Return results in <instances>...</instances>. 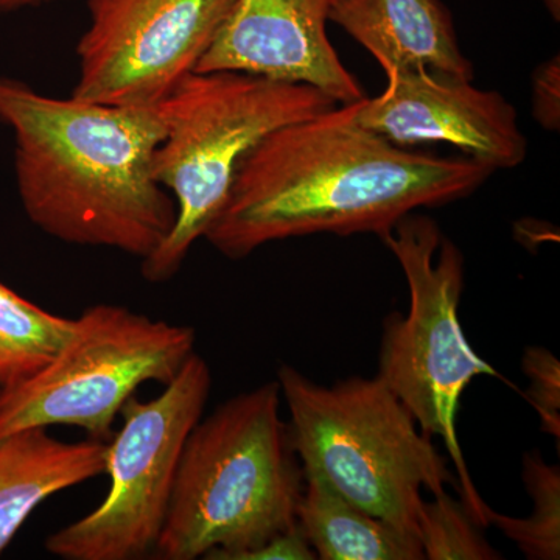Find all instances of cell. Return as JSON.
<instances>
[{"label": "cell", "instance_id": "6da1fadb", "mask_svg": "<svg viewBox=\"0 0 560 560\" xmlns=\"http://www.w3.org/2000/svg\"><path fill=\"white\" fill-rule=\"evenodd\" d=\"M357 103L265 136L238 164L206 241L237 260L307 235L382 237L415 210L469 197L495 172L394 145L357 120Z\"/></svg>", "mask_w": 560, "mask_h": 560}, {"label": "cell", "instance_id": "7a4b0ae2", "mask_svg": "<svg viewBox=\"0 0 560 560\" xmlns=\"http://www.w3.org/2000/svg\"><path fill=\"white\" fill-rule=\"evenodd\" d=\"M0 124L13 135L22 209L44 234L140 260L171 234L175 201L153 172L161 105L49 97L0 77Z\"/></svg>", "mask_w": 560, "mask_h": 560}, {"label": "cell", "instance_id": "3957f363", "mask_svg": "<svg viewBox=\"0 0 560 560\" xmlns=\"http://www.w3.org/2000/svg\"><path fill=\"white\" fill-rule=\"evenodd\" d=\"M278 381L237 394L190 431L153 556L238 560L298 526L304 471Z\"/></svg>", "mask_w": 560, "mask_h": 560}, {"label": "cell", "instance_id": "277c9868", "mask_svg": "<svg viewBox=\"0 0 560 560\" xmlns=\"http://www.w3.org/2000/svg\"><path fill=\"white\" fill-rule=\"evenodd\" d=\"M276 381L302 471L361 510L419 539L423 492H459L448 459L377 375L324 386L282 364Z\"/></svg>", "mask_w": 560, "mask_h": 560}, {"label": "cell", "instance_id": "5b68a950", "mask_svg": "<svg viewBox=\"0 0 560 560\" xmlns=\"http://www.w3.org/2000/svg\"><path fill=\"white\" fill-rule=\"evenodd\" d=\"M164 139L154 153V178L172 195L175 226L142 260L143 279L178 275L195 243L223 209L243 158L265 136L338 105L305 86L242 72H194L160 103Z\"/></svg>", "mask_w": 560, "mask_h": 560}, {"label": "cell", "instance_id": "8992f818", "mask_svg": "<svg viewBox=\"0 0 560 560\" xmlns=\"http://www.w3.org/2000/svg\"><path fill=\"white\" fill-rule=\"evenodd\" d=\"M381 238L404 271L410 307L407 315L390 313L383 323L377 377L427 436L444 442L455 464L460 501L471 518L488 528L489 504L471 481L456 422L460 397L475 378L489 375L511 383L471 349L460 327L463 253L444 237L436 221L415 213Z\"/></svg>", "mask_w": 560, "mask_h": 560}, {"label": "cell", "instance_id": "52a82bcc", "mask_svg": "<svg viewBox=\"0 0 560 560\" xmlns=\"http://www.w3.org/2000/svg\"><path fill=\"white\" fill-rule=\"evenodd\" d=\"M197 331L114 304L73 320L68 340L31 377L0 388V440L18 431L72 425L106 441L143 383L167 385L195 352Z\"/></svg>", "mask_w": 560, "mask_h": 560}, {"label": "cell", "instance_id": "ba28073f", "mask_svg": "<svg viewBox=\"0 0 560 560\" xmlns=\"http://www.w3.org/2000/svg\"><path fill=\"white\" fill-rule=\"evenodd\" d=\"M212 388L208 361L191 353L176 377L149 401L135 396L121 408V429L106 451L109 490L90 514L46 540L65 560H132L153 555L176 470L190 431Z\"/></svg>", "mask_w": 560, "mask_h": 560}, {"label": "cell", "instance_id": "9c48e42d", "mask_svg": "<svg viewBox=\"0 0 560 560\" xmlns=\"http://www.w3.org/2000/svg\"><path fill=\"white\" fill-rule=\"evenodd\" d=\"M235 0H88L72 97L156 106L197 70Z\"/></svg>", "mask_w": 560, "mask_h": 560}, {"label": "cell", "instance_id": "30bf717a", "mask_svg": "<svg viewBox=\"0 0 560 560\" xmlns=\"http://www.w3.org/2000/svg\"><path fill=\"white\" fill-rule=\"evenodd\" d=\"M378 97L357 103V120L394 145L448 143L492 171L518 167L528 139L503 95L427 70L390 73Z\"/></svg>", "mask_w": 560, "mask_h": 560}, {"label": "cell", "instance_id": "8fae6325", "mask_svg": "<svg viewBox=\"0 0 560 560\" xmlns=\"http://www.w3.org/2000/svg\"><path fill=\"white\" fill-rule=\"evenodd\" d=\"M335 0H235L195 72H242L305 84L338 105L363 101V88L327 36Z\"/></svg>", "mask_w": 560, "mask_h": 560}, {"label": "cell", "instance_id": "7c38bea8", "mask_svg": "<svg viewBox=\"0 0 560 560\" xmlns=\"http://www.w3.org/2000/svg\"><path fill=\"white\" fill-rule=\"evenodd\" d=\"M329 21L370 51L386 75L427 70L474 79L441 0H335Z\"/></svg>", "mask_w": 560, "mask_h": 560}, {"label": "cell", "instance_id": "4fadbf2b", "mask_svg": "<svg viewBox=\"0 0 560 560\" xmlns=\"http://www.w3.org/2000/svg\"><path fill=\"white\" fill-rule=\"evenodd\" d=\"M108 442H65L47 429L0 440V555L51 495L105 474Z\"/></svg>", "mask_w": 560, "mask_h": 560}, {"label": "cell", "instance_id": "5bb4252c", "mask_svg": "<svg viewBox=\"0 0 560 560\" xmlns=\"http://www.w3.org/2000/svg\"><path fill=\"white\" fill-rule=\"evenodd\" d=\"M298 525L320 560L425 559L418 537L361 510L318 474H304Z\"/></svg>", "mask_w": 560, "mask_h": 560}, {"label": "cell", "instance_id": "9a60e30c", "mask_svg": "<svg viewBox=\"0 0 560 560\" xmlns=\"http://www.w3.org/2000/svg\"><path fill=\"white\" fill-rule=\"evenodd\" d=\"M73 320L44 311L0 280V388L46 366L68 340Z\"/></svg>", "mask_w": 560, "mask_h": 560}, {"label": "cell", "instance_id": "2e32d148", "mask_svg": "<svg viewBox=\"0 0 560 560\" xmlns=\"http://www.w3.org/2000/svg\"><path fill=\"white\" fill-rule=\"evenodd\" d=\"M522 478L533 500L528 518H514L488 508L489 525L499 528L530 560L560 559V469L539 452L525 453Z\"/></svg>", "mask_w": 560, "mask_h": 560}, {"label": "cell", "instance_id": "e0dca14e", "mask_svg": "<svg viewBox=\"0 0 560 560\" xmlns=\"http://www.w3.org/2000/svg\"><path fill=\"white\" fill-rule=\"evenodd\" d=\"M463 501L444 492L423 501L419 540L429 560H500L503 555L489 544Z\"/></svg>", "mask_w": 560, "mask_h": 560}, {"label": "cell", "instance_id": "ac0fdd59", "mask_svg": "<svg viewBox=\"0 0 560 560\" xmlns=\"http://www.w3.org/2000/svg\"><path fill=\"white\" fill-rule=\"evenodd\" d=\"M523 372L529 378L526 399L540 419V429L560 441V364L555 353L540 346L526 348Z\"/></svg>", "mask_w": 560, "mask_h": 560}, {"label": "cell", "instance_id": "d6986e66", "mask_svg": "<svg viewBox=\"0 0 560 560\" xmlns=\"http://www.w3.org/2000/svg\"><path fill=\"white\" fill-rule=\"evenodd\" d=\"M533 114L541 128L558 131L560 127L559 55L541 62L533 73Z\"/></svg>", "mask_w": 560, "mask_h": 560}, {"label": "cell", "instance_id": "ffe728a7", "mask_svg": "<svg viewBox=\"0 0 560 560\" xmlns=\"http://www.w3.org/2000/svg\"><path fill=\"white\" fill-rule=\"evenodd\" d=\"M315 551L312 545L305 539L300 525L294 526L285 533L271 537L270 540L243 552L238 560H315Z\"/></svg>", "mask_w": 560, "mask_h": 560}, {"label": "cell", "instance_id": "44dd1931", "mask_svg": "<svg viewBox=\"0 0 560 560\" xmlns=\"http://www.w3.org/2000/svg\"><path fill=\"white\" fill-rule=\"evenodd\" d=\"M49 2H55V0H0V13L31 9V7H38Z\"/></svg>", "mask_w": 560, "mask_h": 560}, {"label": "cell", "instance_id": "7402d4cb", "mask_svg": "<svg viewBox=\"0 0 560 560\" xmlns=\"http://www.w3.org/2000/svg\"><path fill=\"white\" fill-rule=\"evenodd\" d=\"M545 7H547L548 11L556 21H559L560 18V0H544Z\"/></svg>", "mask_w": 560, "mask_h": 560}]
</instances>
